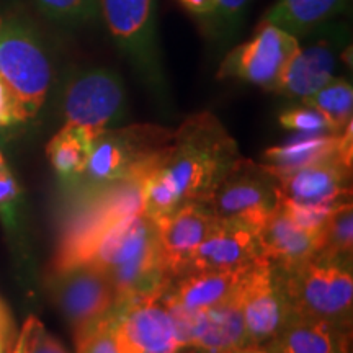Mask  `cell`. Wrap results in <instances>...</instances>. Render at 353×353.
Returning a JSON list of instances; mask_svg holds the SVG:
<instances>
[{
	"label": "cell",
	"instance_id": "obj_10",
	"mask_svg": "<svg viewBox=\"0 0 353 353\" xmlns=\"http://www.w3.org/2000/svg\"><path fill=\"white\" fill-rule=\"evenodd\" d=\"M298 44L299 38L260 21L249 41L228 52L219 65L218 79H237L275 92L278 79Z\"/></svg>",
	"mask_w": 353,
	"mask_h": 353
},
{
	"label": "cell",
	"instance_id": "obj_18",
	"mask_svg": "<svg viewBox=\"0 0 353 353\" xmlns=\"http://www.w3.org/2000/svg\"><path fill=\"white\" fill-rule=\"evenodd\" d=\"M352 123L341 132L294 134L283 144L273 145L263 152L265 167L270 170H291L314 164L330 157H341L352 165Z\"/></svg>",
	"mask_w": 353,
	"mask_h": 353
},
{
	"label": "cell",
	"instance_id": "obj_33",
	"mask_svg": "<svg viewBox=\"0 0 353 353\" xmlns=\"http://www.w3.org/2000/svg\"><path fill=\"white\" fill-rule=\"evenodd\" d=\"M43 324L34 316H30L21 325V330L17 339L15 345H13L10 353H32L34 342H37L38 334L41 332Z\"/></svg>",
	"mask_w": 353,
	"mask_h": 353
},
{
	"label": "cell",
	"instance_id": "obj_4",
	"mask_svg": "<svg viewBox=\"0 0 353 353\" xmlns=\"http://www.w3.org/2000/svg\"><path fill=\"white\" fill-rule=\"evenodd\" d=\"M286 290L293 314L352 327V259L314 255L286 272Z\"/></svg>",
	"mask_w": 353,
	"mask_h": 353
},
{
	"label": "cell",
	"instance_id": "obj_26",
	"mask_svg": "<svg viewBox=\"0 0 353 353\" xmlns=\"http://www.w3.org/2000/svg\"><path fill=\"white\" fill-rule=\"evenodd\" d=\"M162 161L154 165L143 179V213L154 223L182 205L174 185L162 170Z\"/></svg>",
	"mask_w": 353,
	"mask_h": 353
},
{
	"label": "cell",
	"instance_id": "obj_37",
	"mask_svg": "<svg viewBox=\"0 0 353 353\" xmlns=\"http://www.w3.org/2000/svg\"><path fill=\"white\" fill-rule=\"evenodd\" d=\"M232 353H273L267 345H244Z\"/></svg>",
	"mask_w": 353,
	"mask_h": 353
},
{
	"label": "cell",
	"instance_id": "obj_31",
	"mask_svg": "<svg viewBox=\"0 0 353 353\" xmlns=\"http://www.w3.org/2000/svg\"><path fill=\"white\" fill-rule=\"evenodd\" d=\"M250 0H214V13L211 19L221 32L229 34L242 21Z\"/></svg>",
	"mask_w": 353,
	"mask_h": 353
},
{
	"label": "cell",
	"instance_id": "obj_20",
	"mask_svg": "<svg viewBox=\"0 0 353 353\" xmlns=\"http://www.w3.org/2000/svg\"><path fill=\"white\" fill-rule=\"evenodd\" d=\"M247 345V332L237 290L226 301L195 314L190 350L195 353H232Z\"/></svg>",
	"mask_w": 353,
	"mask_h": 353
},
{
	"label": "cell",
	"instance_id": "obj_30",
	"mask_svg": "<svg viewBox=\"0 0 353 353\" xmlns=\"http://www.w3.org/2000/svg\"><path fill=\"white\" fill-rule=\"evenodd\" d=\"M20 200V187L8 167L0 169V218L7 228L17 223V208Z\"/></svg>",
	"mask_w": 353,
	"mask_h": 353
},
{
	"label": "cell",
	"instance_id": "obj_40",
	"mask_svg": "<svg viewBox=\"0 0 353 353\" xmlns=\"http://www.w3.org/2000/svg\"><path fill=\"white\" fill-rule=\"evenodd\" d=\"M180 353H195L193 350H183V352H180Z\"/></svg>",
	"mask_w": 353,
	"mask_h": 353
},
{
	"label": "cell",
	"instance_id": "obj_36",
	"mask_svg": "<svg viewBox=\"0 0 353 353\" xmlns=\"http://www.w3.org/2000/svg\"><path fill=\"white\" fill-rule=\"evenodd\" d=\"M185 10L203 19H211L214 13V0H179Z\"/></svg>",
	"mask_w": 353,
	"mask_h": 353
},
{
	"label": "cell",
	"instance_id": "obj_9",
	"mask_svg": "<svg viewBox=\"0 0 353 353\" xmlns=\"http://www.w3.org/2000/svg\"><path fill=\"white\" fill-rule=\"evenodd\" d=\"M280 201L275 175L263 164L239 159L206 200L218 219H244L262 226Z\"/></svg>",
	"mask_w": 353,
	"mask_h": 353
},
{
	"label": "cell",
	"instance_id": "obj_7",
	"mask_svg": "<svg viewBox=\"0 0 353 353\" xmlns=\"http://www.w3.org/2000/svg\"><path fill=\"white\" fill-rule=\"evenodd\" d=\"M65 125L97 136L121 126L128 117V97L121 77L112 69L92 68L70 79L64 94Z\"/></svg>",
	"mask_w": 353,
	"mask_h": 353
},
{
	"label": "cell",
	"instance_id": "obj_23",
	"mask_svg": "<svg viewBox=\"0 0 353 353\" xmlns=\"http://www.w3.org/2000/svg\"><path fill=\"white\" fill-rule=\"evenodd\" d=\"M95 136L79 126L65 125L46 145V156L52 169L65 185L76 183L85 170Z\"/></svg>",
	"mask_w": 353,
	"mask_h": 353
},
{
	"label": "cell",
	"instance_id": "obj_11",
	"mask_svg": "<svg viewBox=\"0 0 353 353\" xmlns=\"http://www.w3.org/2000/svg\"><path fill=\"white\" fill-rule=\"evenodd\" d=\"M343 30V25H330L327 21L306 33L311 39L306 44L299 41L278 79L275 94L303 100L332 81L339 44L347 38Z\"/></svg>",
	"mask_w": 353,
	"mask_h": 353
},
{
	"label": "cell",
	"instance_id": "obj_28",
	"mask_svg": "<svg viewBox=\"0 0 353 353\" xmlns=\"http://www.w3.org/2000/svg\"><path fill=\"white\" fill-rule=\"evenodd\" d=\"M118 309L113 311L97 324L83 332L74 335L76 353H118L114 341V322H117Z\"/></svg>",
	"mask_w": 353,
	"mask_h": 353
},
{
	"label": "cell",
	"instance_id": "obj_29",
	"mask_svg": "<svg viewBox=\"0 0 353 353\" xmlns=\"http://www.w3.org/2000/svg\"><path fill=\"white\" fill-rule=\"evenodd\" d=\"M280 125L288 131H294L298 134H317V132H334L332 128L319 112L314 108L306 107H293L285 110L278 117Z\"/></svg>",
	"mask_w": 353,
	"mask_h": 353
},
{
	"label": "cell",
	"instance_id": "obj_25",
	"mask_svg": "<svg viewBox=\"0 0 353 353\" xmlns=\"http://www.w3.org/2000/svg\"><path fill=\"white\" fill-rule=\"evenodd\" d=\"M353 252V206L343 201L335 206L321 231V245L317 255L335 259H352Z\"/></svg>",
	"mask_w": 353,
	"mask_h": 353
},
{
	"label": "cell",
	"instance_id": "obj_5",
	"mask_svg": "<svg viewBox=\"0 0 353 353\" xmlns=\"http://www.w3.org/2000/svg\"><path fill=\"white\" fill-rule=\"evenodd\" d=\"M0 76L12 88L25 121L33 120L51 85V64L37 32L19 17L3 20Z\"/></svg>",
	"mask_w": 353,
	"mask_h": 353
},
{
	"label": "cell",
	"instance_id": "obj_16",
	"mask_svg": "<svg viewBox=\"0 0 353 353\" xmlns=\"http://www.w3.org/2000/svg\"><path fill=\"white\" fill-rule=\"evenodd\" d=\"M275 175L280 196L303 205H330L350 200L352 165L341 157L307 164L291 170H270Z\"/></svg>",
	"mask_w": 353,
	"mask_h": 353
},
{
	"label": "cell",
	"instance_id": "obj_39",
	"mask_svg": "<svg viewBox=\"0 0 353 353\" xmlns=\"http://www.w3.org/2000/svg\"><path fill=\"white\" fill-rule=\"evenodd\" d=\"M3 17H2V13H0V33H2V28H3Z\"/></svg>",
	"mask_w": 353,
	"mask_h": 353
},
{
	"label": "cell",
	"instance_id": "obj_21",
	"mask_svg": "<svg viewBox=\"0 0 353 353\" xmlns=\"http://www.w3.org/2000/svg\"><path fill=\"white\" fill-rule=\"evenodd\" d=\"M245 268L224 272H187L172 281L164 291V298L190 312L213 307L236 293Z\"/></svg>",
	"mask_w": 353,
	"mask_h": 353
},
{
	"label": "cell",
	"instance_id": "obj_15",
	"mask_svg": "<svg viewBox=\"0 0 353 353\" xmlns=\"http://www.w3.org/2000/svg\"><path fill=\"white\" fill-rule=\"evenodd\" d=\"M260 226L244 219H218L196 247L188 272L241 270L263 257Z\"/></svg>",
	"mask_w": 353,
	"mask_h": 353
},
{
	"label": "cell",
	"instance_id": "obj_12",
	"mask_svg": "<svg viewBox=\"0 0 353 353\" xmlns=\"http://www.w3.org/2000/svg\"><path fill=\"white\" fill-rule=\"evenodd\" d=\"M51 293L74 335L83 332L108 316L114 307V293L107 272L95 265H81L51 275Z\"/></svg>",
	"mask_w": 353,
	"mask_h": 353
},
{
	"label": "cell",
	"instance_id": "obj_14",
	"mask_svg": "<svg viewBox=\"0 0 353 353\" xmlns=\"http://www.w3.org/2000/svg\"><path fill=\"white\" fill-rule=\"evenodd\" d=\"M214 221L216 216L201 201L183 203L170 214L156 221L159 255L172 280L188 272L196 247L213 228Z\"/></svg>",
	"mask_w": 353,
	"mask_h": 353
},
{
	"label": "cell",
	"instance_id": "obj_27",
	"mask_svg": "<svg viewBox=\"0 0 353 353\" xmlns=\"http://www.w3.org/2000/svg\"><path fill=\"white\" fill-rule=\"evenodd\" d=\"M44 17L61 25L77 26L95 20L99 0H32Z\"/></svg>",
	"mask_w": 353,
	"mask_h": 353
},
{
	"label": "cell",
	"instance_id": "obj_13",
	"mask_svg": "<svg viewBox=\"0 0 353 353\" xmlns=\"http://www.w3.org/2000/svg\"><path fill=\"white\" fill-rule=\"evenodd\" d=\"M164 291L117 307L114 341L118 353L183 352L176 341L169 309L162 299Z\"/></svg>",
	"mask_w": 353,
	"mask_h": 353
},
{
	"label": "cell",
	"instance_id": "obj_34",
	"mask_svg": "<svg viewBox=\"0 0 353 353\" xmlns=\"http://www.w3.org/2000/svg\"><path fill=\"white\" fill-rule=\"evenodd\" d=\"M32 353H69V352L65 350V347L57 341L54 335L48 334L43 327L41 332L38 334Z\"/></svg>",
	"mask_w": 353,
	"mask_h": 353
},
{
	"label": "cell",
	"instance_id": "obj_24",
	"mask_svg": "<svg viewBox=\"0 0 353 353\" xmlns=\"http://www.w3.org/2000/svg\"><path fill=\"white\" fill-rule=\"evenodd\" d=\"M301 103L319 112L334 132H341L352 123L353 87L345 79H332L316 94L303 99Z\"/></svg>",
	"mask_w": 353,
	"mask_h": 353
},
{
	"label": "cell",
	"instance_id": "obj_19",
	"mask_svg": "<svg viewBox=\"0 0 353 353\" xmlns=\"http://www.w3.org/2000/svg\"><path fill=\"white\" fill-rule=\"evenodd\" d=\"M265 345L273 353H352V327L293 314Z\"/></svg>",
	"mask_w": 353,
	"mask_h": 353
},
{
	"label": "cell",
	"instance_id": "obj_35",
	"mask_svg": "<svg viewBox=\"0 0 353 353\" xmlns=\"http://www.w3.org/2000/svg\"><path fill=\"white\" fill-rule=\"evenodd\" d=\"M13 325H12V317L10 312L2 299H0V353H6L8 342L12 339Z\"/></svg>",
	"mask_w": 353,
	"mask_h": 353
},
{
	"label": "cell",
	"instance_id": "obj_6",
	"mask_svg": "<svg viewBox=\"0 0 353 353\" xmlns=\"http://www.w3.org/2000/svg\"><path fill=\"white\" fill-rule=\"evenodd\" d=\"M237 299L244 316L247 345L270 342L293 316L286 272L265 257L245 268L237 286Z\"/></svg>",
	"mask_w": 353,
	"mask_h": 353
},
{
	"label": "cell",
	"instance_id": "obj_38",
	"mask_svg": "<svg viewBox=\"0 0 353 353\" xmlns=\"http://www.w3.org/2000/svg\"><path fill=\"white\" fill-rule=\"evenodd\" d=\"M6 167H8L6 157H3V154L0 152V169H6Z\"/></svg>",
	"mask_w": 353,
	"mask_h": 353
},
{
	"label": "cell",
	"instance_id": "obj_22",
	"mask_svg": "<svg viewBox=\"0 0 353 353\" xmlns=\"http://www.w3.org/2000/svg\"><path fill=\"white\" fill-rule=\"evenodd\" d=\"M347 3L348 0H278L260 21L301 38L345 10Z\"/></svg>",
	"mask_w": 353,
	"mask_h": 353
},
{
	"label": "cell",
	"instance_id": "obj_2",
	"mask_svg": "<svg viewBox=\"0 0 353 353\" xmlns=\"http://www.w3.org/2000/svg\"><path fill=\"white\" fill-rule=\"evenodd\" d=\"M239 159L237 143L223 123L213 113L201 112L188 117L174 131L162 170L182 205L206 203Z\"/></svg>",
	"mask_w": 353,
	"mask_h": 353
},
{
	"label": "cell",
	"instance_id": "obj_1",
	"mask_svg": "<svg viewBox=\"0 0 353 353\" xmlns=\"http://www.w3.org/2000/svg\"><path fill=\"white\" fill-rule=\"evenodd\" d=\"M144 175L94 188H70L72 201L61 226L51 275L85 265L99 242L114 226L143 213Z\"/></svg>",
	"mask_w": 353,
	"mask_h": 353
},
{
	"label": "cell",
	"instance_id": "obj_32",
	"mask_svg": "<svg viewBox=\"0 0 353 353\" xmlns=\"http://www.w3.org/2000/svg\"><path fill=\"white\" fill-rule=\"evenodd\" d=\"M26 123L12 88L0 76V130Z\"/></svg>",
	"mask_w": 353,
	"mask_h": 353
},
{
	"label": "cell",
	"instance_id": "obj_17",
	"mask_svg": "<svg viewBox=\"0 0 353 353\" xmlns=\"http://www.w3.org/2000/svg\"><path fill=\"white\" fill-rule=\"evenodd\" d=\"M259 239L263 257L288 272L317 255L321 232L307 231L294 223L278 201L276 208L260 226Z\"/></svg>",
	"mask_w": 353,
	"mask_h": 353
},
{
	"label": "cell",
	"instance_id": "obj_8",
	"mask_svg": "<svg viewBox=\"0 0 353 353\" xmlns=\"http://www.w3.org/2000/svg\"><path fill=\"white\" fill-rule=\"evenodd\" d=\"M99 13L114 44L151 83L162 81L156 0H99Z\"/></svg>",
	"mask_w": 353,
	"mask_h": 353
},
{
	"label": "cell",
	"instance_id": "obj_3",
	"mask_svg": "<svg viewBox=\"0 0 353 353\" xmlns=\"http://www.w3.org/2000/svg\"><path fill=\"white\" fill-rule=\"evenodd\" d=\"M174 131L139 123L99 132L81 179L70 188H94L144 175L164 159Z\"/></svg>",
	"mask_w": 353,
	"mask_h": 353
}]
</instances>
